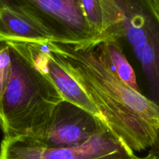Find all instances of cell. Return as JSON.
Here are the masks:
<instances>
[{
  "label": "cell",
  "mask_w": 159,
  "mask_h": 159,
  "mask_svg": "<svg viewBox=\"0 0 159 159\" xmlns=\"http://www.w3.org/2000/svg\"><path fill=\"white\" fill-rule=\"evenodd\" d=\"M106 54L120 79L137 91L141 92L138 85L136 74L126 57L120 40L107 39L101 40Z\"/></svg>",
  "instance_id": "9c48e42d"
},
{
  "label": "cell",
  "mask_w": 159,
  "mask_h": 159,
  "mask_svg": "<svg viewBox=\"0 0 159 159\" xmlns=\"http://www.w3.org/2000/svg\"><path fill=\"white\" fill-rule=\"evenodd\" d=\"M5 41L45 43L53 40L41 26L27 16L2 8L0 9V42Z\"/></svg>",
  "instance_id": "ba28073f"
},
{
  "label": "cell",
  "mask_w": 159,
  "mask_h": 159,
  "mask_svg": "<svg viewBox=\"0 0 159 159\" xmlns=\"http://www.w3.org/2000/svg\"><path fill=\"white\" fill-rule=\"evenodd\" d=\"M12 71V58L7 42H0V115L3 97L7 89Z\"/></svg>",
  "instance_id": "8fae6325"
},
{
  "label": "cell",
  "mask_w": 159,
  "mask_h": 159,
  "mask_svg": "<svg viewBox=\"0 0 159 159\" xmlns=\"http://www.w3.org/2000/svg\"><path fill=\"white\" fill-rule=\"evenodd\" d=\"M5 42L10 49L12 71L3 97L0 127L4 138L34 137L64 99L50 79L36 68L20 42Z\"/></svg>",
  "instance_id": "7a4b0ae2"
},
{
  "label": "cell",
  "mask_w": 159,
  "mask_h": 159,
  "mask_svg": "<svg viewBox=\"0 0 159 159\" xmlns=\"http://www.w3.org/2000/svg\"><path fill=\"white\" fill-rule=\"evenodd\" d=\"M140 159H152V158H151L150 155L148 154L146 157H144V158H140Z\"/></svg>",
  "instance_id": "5bb4252c"
},
{
  "label": "cell",
  "mask_w": 159,
  "mask_h": 159,
  "mask_svg": "<svg viewBox=\"0 0 159 159\" xmlns=\"http://www.w3.org/2000/svg\"><path fill=\"white\" fill-rule=\"evenodd\" d=\"M152 159H159V141L153 147L151 148V150L149 152Z\"/></svg>",
  "instance_id": "7c38bea8"
},
{
  "label": "cell",
  "mask_w": 159,
  "mask_h": 159,
  "mask_svg": "<svg viewBox=\"0 0 159 159\" xmlns=\"http://www.w3.org/2000/svg\"><path fill=\"white\" fill-rule=\"evenodd\" d=\"M151 2H152L154 7H155V9H156L157 12H158L159 14V0H151Z\"/></svg>",
  "instance_id": "4fadbf2b"
},
{
  "label": "cell",
  "mask_w": 159,
  "mask_h": 159,
  "mask_svg": "<svg viewBox=\"0 0 159 159\" xmlns=\"http://www.w3.org/2000/svg\"><path fill=\"white\" fill-rule=\"evenodd\" d=\"M2 8L32 19L51 35L53 42L85 44L102 40L87 22L79 0H0Z\"/></svg>",
  "instance_id": "277c9868"
},
{
  "label": "cell",
  "mask_w": 159,
  "mask_h": 159,
  "mask_svg": "<svg viewBox=\"0 0 159 159\" xmlns=\"http://www.w3.org/2000/svg\"><path fill=\"white\" fill-rule=\"evenodd\" d=\"M108 127L105 121L68 101L62 100L53 111L36 141L48 147H71L84 144Z\"/></svg>",
  "instance_id": "8992f818"
},
{
  "label": "cell",
  "mask_w": 159,
  "mask_h": 159,
  "mask_svg": "<svg viewBox=\"0 0 159 159\" xmlns=\"http://www.w3.org/2000/svg\"><path fill=\"white\" fill-rule=\"evenodd\" d=\"M43 44L86 93L110 130L133 152L158 142L159 105L120 79L101 41Z\"/></svg>",
  "instance_id": "6da1fadb"
},
{
  "label": "cell",
  "mask_w": 159,
  "mask_h": 159,
  "mask_svg": "<svg viewBox=\"0 0 159 159\" xmlns=\"http://www.w3.org/2000/svg\"><path fill=\"white\" fill-rule=\"evenodd\" d=\"M87 22L101 39H113L100 0H79Z\"/></svg>",
  "instance_id": "30bf717a"
},
{
  "label": "cell",
  "mask_w": 159,
  "mask_h": 159,
  "mask_svg": "<svg viewBox=\"0 0 159 159\" xmlns=\"http://www.w3.org/2000/svg\"><path fill=\"white\" fill-rule=\"evenodd\" d=\"M125 37L144 74L149 98L159 105V14L151 0H113Z\"/></svg>",
  "instance_id": "3957f363"
},
{
  "label": "cell",
  "mask_w": 159,
  "mask_h": 159,
  "mask_svg": "<svg viewBox=\"0 0 159 159\" xmlns=\"http://www.w3.org/2000/svg\"><path fill=\"white\" fill-rule=\"evenodd\" d=\"M20 43L36 68L42 71L54 84L64 100L79 106L102 119L99 110L86 93L54 59L43 43L27 42H20Z\"/></svg>",
  "instance_id": "52a82bcc"
},
{
  "label": "cell",
  "mask_w": 159,
  "mask_h": 159,
  "mask_svg": "<svg viewBox=\"0 0 159 159\" xmlns=\"http://www.w3.org/2000/svg\"><path fill=\"white\" fill-rule=\"evenodd\" d=\"M107 127L84 144L48 147L30 135L4 138L0 159H140Z\"/></svg>",
  "instance_id": "5b68a950"
}]
</instances>
